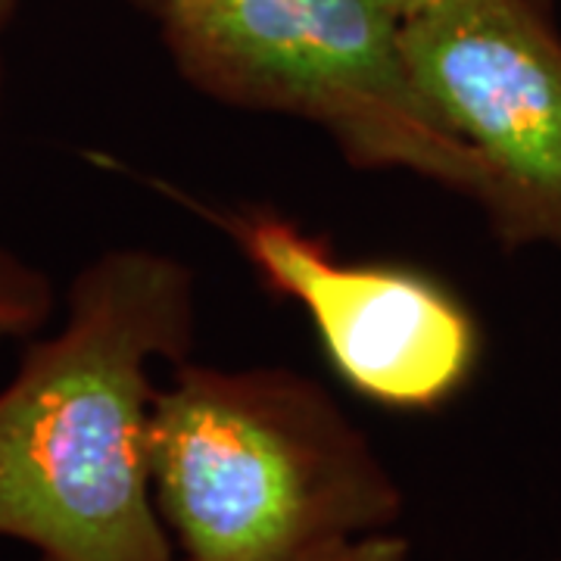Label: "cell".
<instances>
[{"mask_svg":"<svg viewBox=\"0 0 561 561\" xmlns=\"http://www.w3.org/2000/svg\"><path fill=\"white\" fill-rule=\"evenodd\" d=\"M312 561H412V556H409V542L402 537L381 530V534H368L359 540L343 542Z\"/></svg>","mask_w":561,"mask_h":561,"instance_id":"52a82bcc","label":"cell"},{"mask_svg":"<svg viewBox=\"0 0 561 561\" xmlns=\"http://www.w3.org/2000/svg\"><path fill=\"white\" fill-rule=\"evenodd\" d=\"M0 91H3V72H0Z\"/></svg>","mask_w":561,"mask_h":561,"instance_id":"8fae6325","label":"cell"},{"mask_svg":"<svg viewBox=\"0 0 561 561\" xmlns=\"http://www.w3.org/2000/svg\"><path fill=\"white\" fill-rule=\"evenodd\" d=\"M162 44L194 91L319 125L343 160L483 206L490 175L424 98L402 20L378 0H169Z\"/></svg>","mask_w":561,"mask_h":561,"instance_id":"3957f363","label":"cell"},{"mask_svg":"<svg viewBox=\"0 0 561 561\" xmlns=\"http://www.w3.org/2000/svg\"><path fill=\"white\" fill-rule=\"evenodd\" d=\"M54 312V284L38 265L0 247V343L38 331Z\"/></svg>","mask_w":561,"mask_h":561,"instance_id":"8992f818","label":"cell"},{"mask_svg":"<svg viewBox=\"0 0 561 561\" xmlns=\"http://www.w3.org/2000/svg\"><path fill=\"white\" fill-rule=\"evenodd\" d=\"M381 7H387L393 16H400V20H409L412 13H419L424 7H431V3H437V0H378Z\"/></svg>","mask_w":561,"mask_h":561,"instance_id":"ba28073f","label":"cell"},{"mask_svg":"<svg viewBox=\"0 0 561 561\" xmlns=\"http://www.w3.org/2000/svg\"><path fill=\"white\" fill-rule=\"evenodd\" d=\"M559 561H561V559H559Z\"/></svg>","mask_w":561,"mask_h":561,"instance_id":"7c38bea8","label":"cell"},{"mask_svg":"<svg viewBox=\"0 0 561 561\" xmlns=\"http://www.w3.org/2000/svg\"><path fill=\"white\" fill-rule=\"evenodd\" d=\"M209 216L262 284L309 316L328 362L365 400L427 412L474 375L478 321L434 275L400 262L341 260L324 238L272 209Z\"/></svg>","mask_w":561,"mask_h":561,"instance_id":"5b68a950","label":"cell"},{"mask_svg":"<svg viewBox=\"0 0 561 561\" xmlns=\"http://www.w3.org/2000/svg\"><path fill=\"white\" fill-rule=\"evenodd\" d=\"M16 10H20V0H0V32L10 25V20L16 16Z\"/></svg>","mask_w":561,"mask_h":561,"instance_id":"9c48e42d","label":"cell"},{"mask_svg":"<svg viewBox=\"0 0 561 561\" xmlns=\"http://www.w3.org/2000/svg\"><path fill=\"white\" fill-rule=\"evenodd\" d=\"M424 98L490 175L483 216L508 250L561 256V32L546 0H437L402 20Z\"/></svg>","mask_w":561,"mask_h":561,"instance_id":"277c9868","label":"cell"},{"mask_svg":"<svg viewBox=\"0 0 561 561\" xmlns=\"http://www.w3.org/2000/svg\"><path fill=\"white\" fill-rule=\"evenodd\" d=\"M197 280L172 253L116 247L81 268L62 324L0 390V537L38 561H175L153 500V365L184 362Z\"/></svg>","mask_w":561,"mask_h":561,"instance_id":"6da1fadb","label":"cell"},{"mask_svg":"<svg viewBox=\"0 0 561 561\" xmlns=\"http://www.w3.org/2000/svg\"><path fill=\"white\" fill-rule=\"evenodd\" d=\"M128 3H135V7L147 10V13H153V16H160V10L169 3V0H128Z\"/></svg>","mask_w":561,"mask_h":561,"instance_id":"30bf717a","label":"cell"},{"mask_svg":"<svg viewBox=\"0 0 561 561\" xmlns=\"http://www.w3.org/2000/svg\"><path fill=\"white\" fill-rule=\"evenodd\" d=\"M147 465L187 561H312L405 508L371 437L290 368L179 362L153 397Z\"/></svg>","mask_w":561,"mask_h":561,"instance_id":"7a4b0ae2","label":"cell"}]
</instances>
